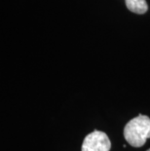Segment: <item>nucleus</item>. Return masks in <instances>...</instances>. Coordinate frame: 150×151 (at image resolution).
I'll return each instance as SVG.
<instances>
[{"mask_svg":"<svg viewBox=\"0 0 150 151\" xmlns=\"http://www.w3.org/2000/svg\"><path fill=\"white\" fill-rule=\"evenodd\" d=\"M150 129V118L146 115L139 114L133 118L124 128V137L130 145L141 147L145 144Z\"/></svg>","mask_w":150,"mask_h":151,"instance_id":"f257e3e1","label":"nucleus"},{"mask_svg":"<svg viewBox=\"0 0 150 151\" xmlns=\"http://www.w3.org/2000/svg\"><path fill=\"white\" fill-rule=\"evenodd\" d=\"M111 141L105 133L95 130L85 137L82 151H110Z\"/></svg>","mask_w":150,"mask_h":151,"instance_id":"f03ea898","label":"nucleus"},{"mask_svg":"<svg viewBox=\"0 0 150 151\" xmlns=\"http://www.w3.org/2000/svg\"><path fill=\"white\" fill-rule=\"evenodd\" d=\"M125 2L127 8L136 14H144L148 9V5L145 0H125Z\"/></svg>","mask_w":150,"mask_h":151,"instance_id":"7ed1b4c3","label":"nucleus"},{"mask_svg":"<svg viewBox=\"0 0 150 151\" xmlns=\"http://www.w3.org/2000/svg\"><path fill=\"white\" fill-rule=\"evenodd\" d=\"M147 139H150V129H149V132H148V134H147Z\"/></svg>","mask_w":150,"mask_h":151,"instance_id":"20e7f679","label":"nucleus"},{"mask_svg":"<svg viewBox=\"0 0 150 151\" xmlns=\"http://www.w3.org/2000/svg\"><path fill=\"white\" fill-rule=\"evenodd\" d=\"M147 151H150V148H149V149H148V150H147Z\"/></svg>","mask_w":150,"mask_h":151,"instance_id":"39448f33","label":"nucleus"}]
</instances>
